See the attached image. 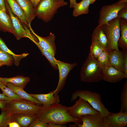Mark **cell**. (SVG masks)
I'll return each instance as SVG.
<instances>
[{"label":"cell","instance_id":"1","mask_svg":"<svg viewBox=\"0 0 127 127\" xmlns=\"http://www.w3.org/2000/svg\"><path fill=\"white\" fill-rule=\"evenodd\" d=\"M67 107L59 103L54 104L44 107L38 115V117L45 123H54L66 124L72 122L77 125L81 124L82 121L78 119L70 116L67 111Z\"/></svg>","mask_w":127,"mask_h":127},{"label":"cell","instance_id":"2","mask_svg":"<svg viewBox=\"0 0 127 127\" xmlns=\"http://www.w3.org/2000/svg\"><path fill=\"white\" fill-rule=\"evenodd\" d=\"M103 67L89 53L82 66L80 75L81 81L95 82L103 79Z\"/></svg>","mask_w":127,"mask_h":127},{"label":"cell","instance_id":"3","mask_svg":"<svg viewBox=\"0 0 127 127\" xmlns=\"http://www.w3.org/2000/svg\"><path fill=\"white\" fill-rule=\"evenodd\" d=\"M67 4L64 0H41L35 9L36 16L47 23L52 19L59 8Z\"/></svg>","mask_w":127,"mask_h":127},{"label":"cell","instance_id":"4","mask_svg":"<svg viewBox=\"0 0 127 127\" xmlns=\"http://www.w3.org/2000/svg\"><path fill=\"white\" fill-rule=\"evenodd\" d=\"M44 108L43 106L26 100H9L6 101L5 110L11 114H22L38 115Z\"/></svg>","mask_w":127,"mask_h":127},{"label":"cell","instance_id":"5","mask_svg":"<svg viewBox=\"0 0 127 127\" xmlns=\"http://www.w3.org/2000/svg\"><path fill=\"white\" fill-rule=\"evenodd\" d=\"M78 97L87 101L94 109L99 111L104 117L107 116L110 112L106 108L101 100L100 94L87 90H79L73 92L71 100L74 101Z\"/></svg>","mask_w":127,"mask_h":127},{"label":"cell","instance_id":"6","mask_svg":"<svg viewBox=\"0 0 127 127\" xmlns=\"http://www.w3.org/2000/svg\"><path fill=\"white\" fill-rule=\"evenodd\" d=\"M102 26L107 39L109 53L113 50L119 51L117 45L120 33L119 18L116 17Z\"/></svg>","mask_w":127,"mask_h":127},{"label":"cell","instance_id":"7","mask_svg":"<svg viewBox=\"0 0 127 127\" xmlns=\"http://www.w3.org/2000/svg\"><path fill=\"white\" fill-rule=\"evenodd\" d=\"M125 7H127V0H119L112 4L103 6L99 12L98 25L102 26L117 17L118 11Z\"/></svg>","mask_w":127,"mask_h":127},{"label":"cell","instance_id":"8","mask_svg":"<svg viewBox=\"0 0 127 127\" xmlns=\"http://www.w3.org/2000/svg\"><path fill=\"white\" fill-rule=\"evenodd\" d=\"M79 98L73 106L67 107V112L71 117L78 119L83 115L99 113L94 109L86 100L80 97Z\"/></svg>","mask_w":127,"mask_h":127},{"label":"cell","instance_id":"9","mask_svg":"<svg viewBox=\"0 0 127 127\" xmlns=\"http://www.w3.org/2000/svg\"><path fill=\"white\" fill-rule=\"evenodd\" d=\"M7 12L9 16L15 32L14 36L17 40L23 37L29 38L32 36L28 29L26 27H24L19 19L13 13L6 0H5Z\"/></svg>","mask_w":127,"mask_h":127},{"label":"cell","instance_id":"10","mask_svg":"<svg viewBox=\"0 0 127 127\" xmlns=\"http://www.w3.org/2000/svg\"><path fill=\"white\" fill-rule=\"evenodd\" d=\"M56 62L59 70V78L57 87L54 90V95L55 96H58L59 93L64 88L69 72L76 66L77 64H71L57 60H56Z\"/></svg>","mask_w":127,"mask_h":127},{"label":"cell","instance_id":"11","mask_svg":"<svg viewBox=\"0 0 127 127\" xmlns=\"http://www.w3.org/2000/svg\"><path fill=\"white\" fill-rule=\"evenodd\" d=\"M82 122L78 127H108L104 117L100 113L83 115L79 117Z\"/></svg>","mask_w":127,"mask_h":127},{"label":"cell","instance_id":"12","mask_svg":"<svg viewBox=\"0 0 127 127\" xmlns=\"http://www.w3.org/2000/svg\"><path fill=\"white\" fill-rule=\"evenodd\" d=\"M29 28L32 33L38 39L40 47L54 57L56 53V48L55 44L56 37L54 35L50 33L47 37H43L36 34L31 28V24L29 25Z\"/></svg>","mask_w":127,"mask_h":127},{"label":"cell","instance_id":"13","mask_svg":"<svg viewBox=\"0 0 127 127\" xmlns=\"http://www.w3.org/2000/svg\"><path fill=\"white\" fill-rule=\"evenodd\" d=\"M108 127H126L127 126V112L120 111L117 113L110 112L104 117Z\"/></svg>","mask_w":127,"mask_h":127},{"label":"cell","instance_id":"14","mask_svg":"<svg viewBox=\"0 0 127 127\" xmlns=\"http://www.w3.org/2000/svg\"><path fill=\"white\" fill-rule=\"evenodd\" d=\"M123 78L127 79V76L123 72L111 66L103 67V79L105 81L115 83Z\"/></svg>","mask_w":127,"mask_h":127},{"label":"cell","instance_id":"15","mask_svg":"<svg viewBox=\"0 0 127 127\" xmlns=\"http://www.w3.org/2000/svg\"><path fill=\"white\" fill-rule=\"evenodd\" d=\"M91 41L92 43L97 44L108 51L107 39L102 25H97L95 28L92 35Z\"/></svg>","mask_w":127,"mask_h":127},{"label":"cell","instance_id":"16","mask_svg":"<svg viewBox=\"0 0 127 127\" xmlns=\"http://www.w3.org/2000/svg\"><path fill=\"white\" fill-rule=\"evenodd\" d=\"M54 94V91L47 94H30L40 102L44 107L59 103V96H55Z\"/></svg>","mask_w":127,"mask_h":127},{"label":"cell","instance_id":"17","mask_svg":"<svg viewBox=\"0 0 127 127\" xmlns=\"http://www.w3.org/2000/svg\"><path fill=\"white\" fill-rule=\"evenodd\" d=\"M21 8L26 17L29 24L36 16L35 9L30 0H15Z\"/></svg>","mask_w":127,"mask_h":127},{"label":"cell","instance_id":"18","mask_svg":"<svg viewBox=\"0 0 127 127\" xmlns=\"http://www.w3.org/2000/svg\"><path fill=\"white\" fill-rule=\"evenodd\" d=\"M124 56L123 52L113 50L109 53V62L110 65L123 72Z\"/></svg>","mask_w":127,"mask_h":127},{"label":"cell","instance_id":"19","mask_svg":"<svg viewBox=\"0 0 127 127\" xmlns=\"http://www.w3.org/2000/svg\"><path fill=\"white\" fill-rule=\"evenodd\" d=\"M6 12L0 8V31L13 34L15 32L10 18Z\"/></svg>","mask_w":127,"mask_h":127},{"label":"cell","instance_id":"20","mask_svg":"<svg viewBox=\"0 0 127 127\" xmlns=\"http://www.w3.org/2000/svg\"><path fill=\"white\" fill-rule=\"evenodd\" d=\"M13 13L20 20L23 25L29 28L26 16L15 0H6Z\"/></svg>","mask_w":127,"mask_h":127},{"label":"cell","instance_id":"21","mask_svg":"<svg viewBox=\"0 0 127 127\" xmlns=\"http://www.w3.org/2000/svg\"><path fill=\"white\" fill-rule=\"evenodd\" d=\"M38 115L27 114H11L12 121H15L21 127H28Z\"/></svg>","mask_w":127,"mask_h":127},{"label":"cell","instance_id":"22","mask_svg":"<svg viewBox=\"0 0 127 127\" xmlns=\"http://www.w3.org/2000/svg\"><path fill=\"white\" fill-rule=\"evenodd\" d=\"M121 36L118 41L117 45L123 50L127 49V20L122 18H119Z\"/></svg>","mask_w":127,"mask_h":127},{"label":"cell","instance_id":"23","mask_svg":"<svg viewBox=\"0 0 127 127\" xmlns=\"http://www.w3.org/2000/svg\"><path fill=\"white\" fill-rule=\"evenodd\" d=\"M30 81L29 77L21 75L9 78L0 77V81L6 85L8 83H10L23 89Z\"/></svg>","mask_w":127,"mask_h":127},{"label":"cell","instance_id":"24","mask_svg":"<svg viewBox=\"0 0 127 127\" xmlns=\"http://www.w3.org/2000/svg\"><path fill=\"white\" fill-rule=\"evenodd\" d=\"M6 85L11 89L16 94L21 97L24 99L41 105V103L35 98L32 96L30 94L25 91L23 88L15 86L10 83H8Z\"/></svg>","mask_w":127,"mask_h":127},{"label":"cell","instance_id":"25","mask_svg":"<svg viewBox=\"0 0 127 127\" xmlns=\"http://www.w3.org/2000/svg\"><path fill=\"white\" fill-rule=\"evenodd\" d=\"M91 4L90 0H82L74 6L72 16L76 17L83 14H87L89 12V7Z\"/></svg>","mask_w":127,"mask_h":127},{"label":"cell","instance_id":"26","mask_svg":"<svg viewBox=\"0 0 127 127\" xmlns=\"http://www.w3.org/2000/svg\"><path fill=\"white\" fill-rule=\"evenodd\" d=\"M0 48L3 50L11 55L13 57L14 60V63L16 66H18L21 60L26 57L29 54L24 53L20 55L15 54L10 50L6 45L2 38L0 37Z\"/></svg>","mask_w":127,"mask_h":127},{"label":"cell","instance_id":"27","mask_svg":"<svg viewBox=\"0 0 127 127\" xmlns=\"http://www.w3.org/2000/svg\"><path fill=\"white\" fill-rule=\"evenodd\" d=\"M0 89L2 91V94L7 96L10 100H25L15 93L11 89L6 87V85L0 81Z\"/></svg>","mask_w":127,"mask_h":127},{"label":"cell","instance_id":"28","mask_svg":"<svg viewBox=\"0 0 127 127\" xmlns=\"http://www.w3.org/2000/svg\"><path fill=\"white\" fill-rule=\"evenodd\" d=\"M120 110L122 112H127V81L123 85L120 94Z\"/></svg>","mask_w":127,"mask_h":127},{"label":"cell","instance_id":"29","mask_svg":"<svg viewBox=\"0 0 127 127\" xmlns=\"http://www.w3.org/2000/svg\"><path fill=\"white\" fill-rule=\"evenodd\" d=\"M0 61L4 65L9 66L14 63V58L11 55L2 50L0 48Z\"/></svg>","mask_w":127,"mask_h":127},{"label":"cell","instance_id":"30","mask_svg":"<svg viewBox=\"0 0 127 127\" xmlns=\"http://www.w3.org/2000/svg\"><path fill=\"white\" fill-rule=\"evenodd\" d=\"M12 121L11 114L6 110L2 111L0 115V127H7Z\"/></svg>","mask_w":127,"mask_h":127},{"label":"cell","instance_id":"31","mask_svg":"<svg viewBox=\"0 0 127 127\" xmlns=\"http://www.w3.org/2000/svg\"><path fill=\"white\" fill-rule=\"evenodd\" d=\"M36 45L41 51L42 55L45 57L50 63L52 67L55 70L58 69V67L56 62V60L55 57L48 52L43 50L40 47L39 43Z\"/></svg>","mask_w":127,"mask_h":127},{"label":"cell","instance_id":"32","mask_svg":"<svg viewBox=\"0 0 127 127\" xmlns=\"http://www.w3.org/2000/svg\"><path fill=\"white\" fill-rule=\"evenodd\" d=\"M109 52L104 50L99 55L96 59L103 67L110 66L109 62Z\"/></svg>","mask_w":127,"mask_h":127},{"label":"cell","instance_id":"33","mask_svg":"<svg viewBox=\"0 0 127 127\" xmlns=\"http://www.w3.org/2000/svg\"><path fill=\"white\" fill-rule=\"evenodd\" d=\"M104 50H105L103 48L97 44L92 43L89 53L96 59L99 55Z\"/></svg>","mask_w":127,"mask_h":127},{"label":"cell","instance_id":"34","mask_svg":"<svg viewBox=\"0 0 127 127\" xmlns=\"http://www.w3.org/2000/svg\"><path fill=\"white\" fill-rule=\"evenodd\" d=\"M48 124L43 121L36 117L28 126V127H47Z\"/></svg>","mask_w":127,"mask_h":127},{"label":"cell","instance_id":"35","mask_svg":"<svg viewBox=\"0 0 127 127\" xmlns=\"http://www.w3.org/2000/svg\"><path fill=\"white\" fill-rule=\"evenodd\" d=\"M117 17L127 20V7L123 8L119 10L118 13Z\"/></svg>","mask_w":127,"mask_h":127},{"label":"cell","instance_id":"36","mask_svg":"<svg viewBox=\"0 0 127 127\" xmlns=\"http://www.w3.org/2000/svg\"><path fill=\"white\" fill-rule=\"evenodd\" d=\"M123 72L127 76V50H123Z\"/></svg>","mask_w":127,"mask_h":127},{"label":"cell","instance_id":"37","mask_svg":"<svg viewBox=\"0 0 127 127\" xmlns=\"http://www.w3.org/2000/svg\"><path fill=\"white\" fill-rule=\"evenodd\" d=\"M47 127H66V124H58L54 123H48Z\"/></svg>","mask_w":127,"mask_h":127},{"label":"cell","instance_id":"38","mask_svg":"<svg viewBox=\"0 0 127 127\" xmlns=\"http://www.w3.org/2000/svg\"><path fill=\"white\" fill-rule=\"evenodd\" d=\"M0 8L7 12L5 0H0Z\"/></svg>","mask_w":127,"mask_h":127},{"label":"cell","instance_id":"39","mask_svg":"<svg viewBox=\"0 0 127 127\" xmlns=\"http://www.w3.org/2000/svg\"><path fill=\"white\" fill-rule=\"evenodd\" d=\"M8 127H21L19 124L14 121H12L8 124Z\"/></svg>","mask_w":127,"mask_h":127},{"label":"cell","instance_id":"40","mask_svg":"<svg viewBox=\"0 0 127 127\" xmlns=\"http://www.w3.org/2000/svg\"><path fill=\"white\" fill-rule=\"evenodd\" d=\"M6 101L0 100V108L1 111L5 109Z\"/></svg>","mask_w":127,"mask_h":127},{"label":"cell","instance_id":"41","mask_svg":"<svg viewBox=\"0 0 127 127\" xmlns=\"http://www.w3.org/2000/svg\"><path fill=\"white\" fill-rule=\"evenodd\" d=\"M32 2L35 9L41 0H30Z\"/></svg>","mask_w":127,"mask_h":127},{"label":"cell","instance_id":"42","mask_svg":"<svg viewBox=\"0 0 127 127\" xmlns=\"http://www.w3.org/2000/svg\"><path fill=\"white\" fill-rule=\"evenodd\" d=\"M10 100L6 96L0 93V100L4 101H7Z\"/></svg>","mask_w":127,"mask_h":127},{"label":"cell","instance_id":"43","mask_svg":"<svg viewBox=\"0 0 127 127\" xmlns=\"http://www.w3.org/2000/svg\"><path fill=\"white\" fill-rule=\"evenodd\" d=\"M70 8H73L75 4L77 3L76 0H70Z\"/></svg>","mask_w":127,"mask_h":127},{"label":"cell","instance_id":"44","mask_svg":"<svg viewBox=\"0 0 127 127\" xmlns=\"http://www.w3.org/2000/svg\"><path fill=\"white\" fill-rule=\"evenodd\" d=\"M91 4H92L94 3L96 0H90Z\"/></svg>","mask_w":127,"mask_h":127},{"label":"cell","instance_id":"45","mask_svg":"<svg viewBox=\"0 0 127 127\" xmlns=\"http://www.w3.org/2000/svg\"><path fill=\"white\" fill-rule=\"evenodd\" d=\"M3 65H4L0 61V67H1Z\"/></svg>","mask_w":127,"mask_h":127}]
</instances>
